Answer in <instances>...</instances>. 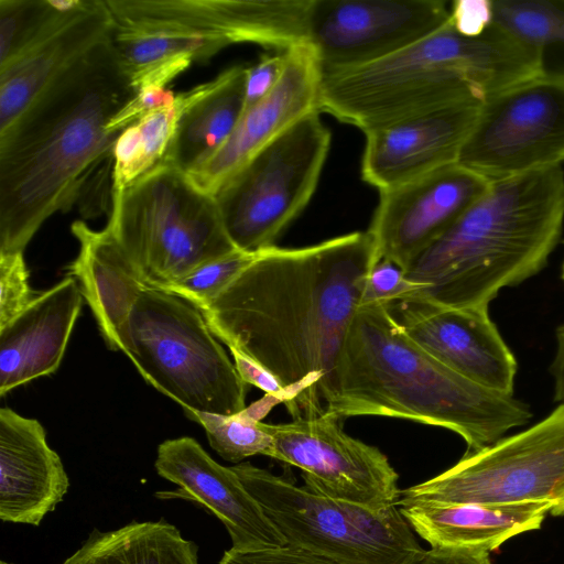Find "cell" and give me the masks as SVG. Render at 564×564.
Returning <instances> with one entry per match:
<instances>
[{
    "label": "cell",
    "instance_id": "22",
    "mask_svg": "<svg viewBox=\"0 0 564 564\" xmlns=\"http://www.w3.org/2000/svg\"><path fill=\"white\" fill-rule=\"evenodd\" d=\"M79 250L68 270L76 279L98 328L112 350H121L123 333L140 295L153 286L129 259L108 227L94 230L72 224Z\"/></svg>",
    "mask_w": 564,
    "mask_h": 564
},
{
    "label": "cell",
    "instance_id": "27",
    "mask_svg": "<svg viewBox=\"0 0 564 564\" xmlns=\"http://www.w3.org/2000/svg\"><path fill=\"white\" fill-rule=\"evenodd\" d=\"M208 82L177 94L175 102L158 109L117 137L112 151L111 193H120L164 159L184 110L207 89Z\"/></svg>",
    "mask_w": 564,
    "mask_h": 564
},
{
    "label": "cell",
    "instance_id": "2",
    "mask_svg": "<svg viewBox=\"0 0 564 564\" xmlns=\"http://www.w3.org/2000/svg\"><path fill=\"white\" fill-rule=\"evenodd\" d=\"M134 94L111 37L0 131V252H23L79 198L112 155L118 134L107 124Z\"/></svg>",
    "mask_w": 564,
    "mask_h": 564
},
{
    "label": "cell",
    "instance_id": "3",
    "mask_svg": "<svg viewBox=\"0 0 564 564\" xmlns=\"http://www.w3.org/2000/svg\"><path fill=\"white\" fill-rule=\"evenodd\" d=\"M343 419L390 416L449 430L467 452L490 446L532 412L513 394L482 387L412 341L388 305L359 306L325 394Z\"/></svg>",
    "mask_w": 564,
    "mask_h": 564
},
{
    "label": "cell",
    "instance_id": "18",
    "mask_svg": "<svg viewBox=\"0 0 564 564\" xmlns=\"http://www.w3.org/2000/svg\"><path fill=\"white\" fill-rule=\"evenodd\" d=\"M481 102L452 105L364 132L362 180L383 192L457 163Z\"/></svg>",
    "mask_w": 564,
    "mask_h": 564
},
{
    "label": "cell",
    "instance_id": "12",
    "mask_svg": "<svg viewBox=\"0 0 564 564\" xmlns=\"http://www.w3.org/2000/svg\"><path fill=\"white\" fill-rule=\"evenodd\" d=\"M336 413L264 423L273 437V459L301 469L304 488L372 510L397 506L399 475L387 456L343 430Z\"/></svg>",
    "mask_w": 564,
    "mask_h": 564
},
{
    "label": "cell",
    "instance_id": "38",
    "mask_svg": "<svg viewBox=\"0 0 564 564\" xmlns=\"http://www.w3.org/2000/svg\"><path fill=\"white\" fill-rule=\"evenodd\" d=\"M415 564H492L488 553L463 549L431 547Z\"/></svg>",
    "mask_w": 564,
    "mask_h": 564
},
{
    "label": "cell",
    "instance_id": "28",
    "mask_svg": "<svg viewBox=\"0 0 564 564\" xmlns=\"http://www.w3.org/2000/svg\"><path fill=\"white\" fill-rule=\"evenodd\" d=\"M491 20L530 46L539 76L564 82V0H489Z\"/></svg>",
    "mask_w": 564,
    "mask_h": 564
},
{
    "label": "cell",
    "instance_id": "6",
    "mask_svg": "<svg viewBox=\"0 0 564 564\" xmlns=\"http://www.w3.org/2000/svg\"><path fill=\"white\" fill-rule=\"evenodd\" d=\"M155 288L237 250L214 195L187 173L160 163L120 193L111 194L107 226Z\"/></svg>",
    "mask_w": 564,
    "mask_h": 564
},
{
    "label": "cell",
    "instance_id": "37",
    "mask_svg": "<svg viewBox=\"0 0 564 564\" xmlns=\"http://www.w3.org/2000/svg\"><path fill=\"white\" fill-rule=\"evenodd\" d=\"M229 350L238 373L247 384H252L261 389L265 392V395L271 397L278 401V403H283L284 405L288 404L289 395L286 391L272 375L237 350Z\"/></svg>",
    "mask_w": 564,
    "mask_h": 564
},
{
    "label": "cell",
    "instance_id": "11",
    "mask_svg": "<svg viewBox=\"0 0 564 564\" xmlns=\"http://www.w3.org/2000/svg\"><path fill=\"white\" fill-rule=\"evenodd\" d=\"M563 161L564 82L535 76L481 102L457 163L495 181Z\"/></svg>",
    "mask_w": 564,
    "mask_h": 564
},
{
    "label": "cell",
    "instance_id": "10",
    "mask_svg": "<svg viewBox=\"0 0 564 564\" xmlns=\"http://www.w3.org/2000/svg\"><path fill=\"white\" fill-rule=\"evenodd\" d=\"M413 502H547L564 516V403L532 426L466 454L437 476L400 491Z\"/></svg>",
    "mask_w": 564,
    "mask_h": 564
},
{
    "label": "cell",
    "instance_id": "14",
    "mask_svg": "<svg viewBox=\"0 0 564 564\" xmlns=\"http://www.w3.org/2000/svg\"><path fill=\"white\" fill-rule=\"evenodd\" d=\"M489 184L486 177L455 163L379 192L367 230L373 242L375 264L386 259L405 270Z\"/></svg>",
    "mask_w": 564,
    "mask_h": 564
},
{
    "label": "cell",
    "instance_id": "13",
    "mask_svg": "<svg viewBox=\"0 0 564 564\" xmlns=\"http://www.w3.org/2000/svg\"><path fill=\"white\" fill-rule=\"evenodd\" d=\"M443 0H311L306 45L322 75L384 58L449 20Z\"/></svg>",
    "mask_w": 564,
    "mask_h": 564
},
{
    "label": "cell",
    "instance_id": "15",
    "mask_svg": "<svg viewBox=\"0 0 564 564\" xmlns=\"http://www.w3.org/2000/svg\"><path fill=\"white\" fill-rule=\"evenodd\" d=\"M388 307L405 335L433 358L482 387L513 394L518 362L489 306L451 307L409 297Z\"/></svg>",
    "mask_w": 564,
    "mask_h": 564
},
{
    "label": "cell",
    "instance_id": "8",
    "mask_svg": "<svg viewBox=\"0 0 564 564\" xmlns=\"http://www.w3.org/2000/svg\"><path fill=\"white\" fill-rule=\"evenodd\" d=\"M232 469L289 545L333 564H415L425 553L398 506L333 499L248 462Z\"/></svg>",
    "mask_w": 564,
    "mask_h": 564
},
{
    "label": "cell",
    "instance_id": "5",
    "mask_svg": "<svg viewBox=\"0 0 564 564\" xmlns=\"http://www.w3.org/2000/svg\"><path fill=\"white\" fill-rule=\"evenodd\" d=\"M539 76L534 51L491 22L464 33L448 22L367 65L322 75L318 111L362 132L478 100Z\"/></svg>",
    "mask_w": 564,
    "mask_h": 564
},
{
    "label": "cell",
    "instance_id": "1",
    "mask_svg": "<svg viewBox=\"0 0 564 564\" xmlns=\"http://www.w3.org/2000/svg\"><path fill=\"white\" fill-rule=\"evenodd\" d=\"M375 264L368 231L303 248L259 250L217 297L197 305L214 335L272 375L292 420L325 412V394Z\"/></svg>",
    "mask_w": 564,
    "mask_h": 564
},
{
    "label": "cell",
    "instance_id": "35",
    "mask_svg": "<svg viewBox=\"0 0 564 564\" xmlns=\"http://www.w3.org/2000/svg\"><path fill=\"white\" fill-rule=\"evenodd\" d=\"M219 564H333L303 549L289 544L257 550L226 551Z\"/></svg>",
    "mask_w": 564,
    "mask_h": 564
},
{
    "label": "cell",
    "instance_id": "26",
    "mask_svg": "<svg viewBox=\"0 0 564 564\" xmlns=\"http://www.w3.org/2000/svg\"><path fill=\"white\" fill-rule=\"evenodd\" d=\"M311 0H213L217 29L225 41L253 43L285 52L306 45Z\"/></svg>",
    "mask_w": 564,
    "mask_h": 564
},
{
    "label": "cell",
    "instance_id": "17",
    "mask_svg": "<svg viewBox=\"0 0 564 564\" xmlns=\"http://www.w3.org/2000/svg\"><path fill=\"white\" fill-rule=\"evenodd\" d=\"M154 466L159 476L178 486L155 496L182 498L205 507L226 527L232 549L286 544L232 467L215 462L196 440L183 436L164 441L158 447Z\"/></svg>",
    "mask_w": 564,
    "mask_h": 564
},
{
    "label": "cell",
    "instance_id": "30",
    "mask_svg": "<svg viewBox=\"0 0 564 564\" xmlns=\"http://www.w3.org/2000/svg\"><path fill=\"white\" fill-rule=\"evenodd\" d=\"M254 252L235 250L221 258L209 261L181 280L162 288L194 306L217 297L258 257Z\"/></svg>",
    "mask_w": 564,
    "mask_h": 564
},
{
    "label": "cell",
    "instance_id": "29",
    "mask_svg": "<svg viewBox=\"0 0 564 564\" xmlns=\"http://www.w3.org/2000/svg\"><path fill=\"white\" fill-rule=\"evenodd\" d=\"M185 414L204 427L209 445L225 460L239 464L256 455L273 458V437L254 410L246 408L229 415L200 412Z\"/></svg>",
    "mask_w": 564,
    "mask_h": 564
},
{
    "label": "cell",
    "instance_id": "25",
    "mask_svg": "<svg viewBox=\"0 0 564 564\" xmlns=\"http://www.w3.org/2000/svg\"><path fill=\"white\" fill-rule=\"evenodd\" d=\"M197 546L165 520L95 529L63 564H198Z\"/></svg>",
    "mask_w": 564,
    "mask_h": 564
},
{
    "label": "cell",
    "instance_id": "4",
    "mask_svg": "<svg viewBox=\"0 0 564 564\" xmlns=\"http://www.w3.org/2000/svg\"><path fill=\"white\" fill-rule=\"evenodd\" d=\"M564 225L561 165L490 181L488 188L404 270L413 299L489 306L500 290L538 274Z\"/></svg>",
    "mask_w": 564,
    "mask_h": 564
},
{
    "label": "cell",
    "instance_id": "23",
    "mask_svg": "<svg viewBox=\"0 0 564 564\" xmlns=\"http://www.w3.org/2000/svg\"><path fill=\"white\" fill-rule=\"evenodd\" d=\"M412 530L431 547L489 553L507 540L538 530L552 506L413 502L398 506Z\"/></svg>",
    "mask_w": 564,
    "mask_h": 564
},
{
    "label": "cell",
    "instance_id": "33",
    "mask_svg": "<svg viewBox=\"0 0 564 564\" xmlns=\"http://www.w3.org/2000/svg\"><path fill=\"white\" fill-rule=\"evenodd\" d=\"M421 289L405 276V271L394 262L379 260L370 269L362 290L359 306L371 304L389 305L409 299Z\"/></svg>",
    "mask_w": 564,
    "mask_h": 564
},
{
    "label": "cell",
    "instance_id": "21",
    "mask_svg": "<svg viewBox=\"0 0 564 564\" xmlns=\"http://www.w3.org/2000/svg\"><path fill=\"white\" fill-rule=\"evenodd\" d=\"M83 294L65 278L0 328V394L56 371L63 359Z\"/></svg>",
    "mask_w": 564,
    "mask_h": 564
},
{
    "label": "cell",
    "instance_id": "9",
    "mask_svg": "<svg viewBox=\"0 0 564 564\" xmlns=\"http://www.w3.org/2000/svg\"><path fill=\"white\" fill-rule=\"evenodd\" d=\"M319 115H306L263 147L215 194L238 250L254 252L274 246L310 203L332 138Z\"/></svg>",
    "mask_w": 564,
    "mask_h": 564
},
{
    "label": "cell",
    "instance_id": "31",
    "mask_svg": "<svg viewBox=\"0 0 564 564\" xmlns=\"http://www.w3.org/2000/svg\"><path fill=\"white\" fill-rule=\"evenodd\" d=\"M56 11L54 0H0V64L18 53Z\"/></svg>",
    "mask_w": 564,
    "mask_h": 564
},
{
    "label": "cell",
    "instance_id": "34",
    "mask_svg": "<svg viewBox=\"0 0 564 564\" xmlns=\"http://www.w3.org/2000/svg\"><path fill=\"white\" fill-rule=\"evenodd\" d=\"M176 95L163 87L149 86L135 91L124 106L110 119L107 130L119 134L124 128L137 122L144 116L175 102Z\"/></svg>",
    "mask_w": 564,
    "mask_h": 564
},
{
    "label": "cell",
    "instance_id": "7",
    "mask_svg": "<svg viewBox=\"0 0 564 564\" xmlns=\"http://www.w3.org/2000/svg\"><path fill=\"white\" fill-rule=\"evenodd\" d=\"M120 351L184 412L229 415L246 409L248 384L235 364L200 311L172 292L151 288L140 295Z\"/></svg>",
    "mask_w": 564,
    "mask_h": 564
},
{
    "label": "cell",
    "instance_id": "20",
    "mask_svg": "<svg viewBox=\"0 0 564 564\" xmlns=\"http://www.w3.org/2000/svg\"><path fill=\"white\" fill-rule=\"evenodd\" d=\"M69 479L41 423L0 410V519L39 525L64 499Z\"/></svg>",
    "mask_w": 564,
    "mask_h": 564
},
{
    "label": "cell",
    "instance_id": "40",
    "mask_svg": "<svg viewBox=\"0 0 564 564\" xmlns=\"http://www.w3.org/2000/svg\"><path fill=\"white\" fill-rule=\"evenodd\" d=\"M0 564H11V563H8L6 561H1Z\"/></svg>",
    "mask_w": 564,
    "mask_h": 564
},
{
    "label": "cell",
    "instance_id": "24",
    "mask_svg": "<svg viewBox=\"0 0 564 564\" xmlns=\"http://www.w3.org/2000/svg\"><path fill=\"white\" fill-rule=\"evenodd\" d=\"M247 67L232 66L208 82L183 112L161 163L185 173L216 153L236 129L246 107Z\"/></svg>",
    "mask_w": 564,
    "mask_h": 564
},
{
    "label": "cell",
    "instance_id": "39",
    "mask_svg": "<svg viewBox=\"0 0 564 564\" xmlns=\"http://www.w3.org/2000/svg\"><path fill=\"white\" fill-rule=\"evenodd\" d=\"M561 278H562V280L564 281V262H563V265H562V273H561Z\"/></svg>",
    "mask_w": 564,
    "mask_h": 564
},
{
    "label": "cell",
    "instance_id": "19",
    "mask_svg": "<svg viewBox=\"0 0 564 564\" xmlns=\"http://www.w3.org/2000/svg\"><path fill=\"white\" fill-rule=\"evenodd\" d=\"M284 53L275 87L245 109L236 129L208 160L187 173L193 183L215 196L221 185L258 151L306 115L318 111L322 72L307 45Z\"/></svg>",
    "mask_w": 564,
    "mask_h": 564
},
{
    "label": "cell",
    "instance_id": "36",
    "mask_svg": "<svg viewBox=\"0 0 564 564\" xmlns=\"http://www.w3.org/2000/svg\"><path fill=\"white\" fill-rule=\"evenodd\" d=\"M284 67V53L264 55L247 67L246 108L265 97L278 84Z\"/></svg>",
    "mask_w": 564,
    "mask_h": 564
},
{
    "label": "cell",
    "instance_id": "32",
    "mask_svg": "<svg viewBox=\"0 0 564 564\" xmlns=\"http://www.w3.org/2000/svg\"><path fill=\"white\" fill-rule=\"evenodd\" d=\"M34 297L23 252H0V328L17 317Z\"/></svg>",
    "mask_w": 564,
    "mask_h": 564
},
{
    "label": "cell",
    "instance_id": "16",
    "mask_svg": "<svg viewBox=\"0 0 564 564\" xmlns=\"http://www.w3.org/2000/svg\"><path fill=\"white\" fill-rule=\"evenodd\" d=\"M57 11L10 59L0 64V131L48 86L112 37L105 0H54Z\"/></svg>",
    "mask_w": 564,
    "mask_h": 564
}]
</instances>
